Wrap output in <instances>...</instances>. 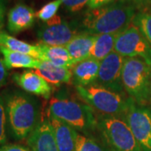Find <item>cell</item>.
<instances>
[{"label":"cell","mask_w":151,"mask_h":151,"mask_svg":"<svg viewBox=\"0 0 151 151\" xmlns=\"http://www.w3.org/2000/svg\"><path fill=\"white\" fill-rule=\"evenodd\" d=\"M137 9L131 0H115L89 9L82 22L84 32L94 35H119L133 24Z\"/></svg>","instance_id":"obj_1"},{"label":"cell","mask_w":151,"mask_h":151,"mask_svg":"<svg viewBox=\"0 0 151 151\" xmlns=\"http://www.w3.org/2000/svg\"><path fill=\"white\" fill-rule=\"evenodd\" d=\"M6 112L11 131L18 139H27L39 123L36 101L27 94H11L6 101Z\"/></svg>","instance_id":"obj_2"},{"label":"cell","mask_w":151,"mask_h":151,"mask_svg":"<svg viewBox=\"0 0 151 151\" xmlns=\"http://www.w3.org/2000/svg\"><path fill=\"white\" fill-rule=\"evenodd\" d=\"M50 117L60 119L85 135L97 129V118L90 106L70 98L53 97L49 106Z\"/></svg>","instance_id":"obj_3"},{"label":"cell","mask_w":151,"mask_h":151,"mask_svg":"<svg viewBox=\"0 0 151 151\" xmlns=\"http://www.w3.org/2000/svg\"><path fill=\"white\" fill-rule=\"evenodd\" d=\"M124 92L139 105L150 101L151 65L139 58H125L122 70Z\"/></svg>","instance_id":"obj_4"},{"label":"cell","mask_w":151,"mask_h":151,"mask_svg":"<svg viewBox=\"0 0 151 151\" xmlns=\"http://www.w3.org/2000/svg\"><path fill=\"white\" fill-rule=\"evenodd\" d=\"M76 88L83 101L101 115L124 119L129 106V97L97 84L76 86Z\"/></svg>","instance_id":"obj_5"},{"label":"cell","mask_w":151,"mask_h":151,"mask_svg":"<svg viewBox=\"0 0 151 151\" xmlns=\"http://www.w3.org/2000/svg\"><path fill=\"white\" fill-rule=\"evenodd\" d=\"M97 129L109 151H142L123 118L102 115L97 118Z\"/></svg>","instance_id":"obj_6"},{"label":"cell","mask_w":151,"mask_h":151,"mask_svg":"<svg viewBox=\"0 0 151 151\" xmlns=\"http://www.w3.org/2000/svg\"><path fill=\"white\" fill-rule=\"evenodd\" d=\"M124 119L142 151H151V108L139 105L129 97Z\"/></svg>","instance_id":"obj_7"},{"label":"cell","mask_w":151,"mask_h":151,"mask_svg":"<svg viewBox=\"0 0 151 151\" xmlns=\"http://www.w3.org/2000/svg\"><path fill=\"white\" fill-rule=\"evenodd\" d=\"M114 51L125 58H139L151 65L150 44L133 24L118 35Z\"/></svg>","instance_id":"obj_8"},{"label":"cell","mask_w":151,"mask_h":151,"mask_svg":"<svg viewBox=\"0 0 151 151\" xmlns=\"http://www.w3.org/2000/svg\"><path fill=\"white\" fill-rule=\"evenodd\" d=\"M124 60L125 57L113 51L101 60L97 80L94 84L124 95L122 83V70Z\"/></svg>","instance_id":"obj_9"},{"label":"cell","mask_w":151,"mask_h":151,"mask_svg":"<svg viewBox=\"0 0 151 151\" xmlns=\"http://www.w3.org/2000/svg\"><path fill=\"white\" fill-rule=\"evenodd\" d=\"M78 33L68 22L55 15L38 31V38L41 44L54 46H65Z\"/></svg>","instance_id":"obj_10"},{"label":"cell","mask_w":151,"mask_h":151,"mask_svg":"<svg viewBox=\"0 0 151 151\" xmlns=\"http://www.w3.org/2000/svg\"><path fill=\"white\" fill-rule=\"evenodd\" d=\"M30 151H59L52 124L50 119L40 121L27 138Z\"/></svg>","instance_id":"obj_11"},{"label":"cell","mask_w":151,"mask_h":151,"mask_svg":"<svg viewBox=\"0 0 151 151\" xmlns=\"http://www.w3.org/2000/svg\"><path fill=\"white\" fill-rule=\"evenodd\" d=\"M14 80L25 92L41 96L48 99L51 95L52 87L48 81L36 71L25 70L22 73H15Z\"/></svg>","instance_id":"obj_12"},{"label":"cell","mask_w":151,"mask_h":151,"mask_svg":"<svg viewBox=\"0 0 151 151\" xmlns=\"http://www.w3.org/2000/svg\"><path fill=\"white\" fill-rule=\"evenodd\" d=\"M36 14L32 8L19 4L12 8L8 14V28L12 33H19L32 27Z\"/></svg>","instance_id":"obj_13"},{"label":"cell","mask_w":151,"mask_h":151,"mask_svg":"<svg viewBox=\"0 0 151 151\" xmlns=\"http://www.w3.org/2000/svg\"><path fill=\"white\" fill-rule=\"evenodd\" d=\"M100 61L88 57L76 63L71 67L72 80L76 86H86L92 85L97 80Z\"/></svg>","instance_id":"obj_14"},{"label":"cell","mask_w":151,"mask_h":151,"mask_svg":"<svg viewBox=\"0 0 151 151\" xmlns=\"http://www.w3.org/2000/svg\"><path fill=\"white\" fill-rule=\"evenodd\" d=\"M55 132L59 151H76L78 132L69 124L53 117H50Z\"/></svg>","instance_id":"obj_15"},{"label":"cell","mask_w":151,"mask_h":151,"mask_svg":"<svg viewBox=\"0 0 151 151\" xmlns=\"http://www.w3.org/2000/svg\"><path fill=\"white\" fill-rule=\"evenodd\" d=\"M94 35L86 32L78 33L75 37L65 45L70 54L73 65L90 56L92 45L96 40Z\"/></svg>","instance_id":"obj_16"},{"label":"cell","mask_w":151,"mask_h":151,"mask_svg":"<svg viewBox=\"0 0 151 151\" xmlns=\"http://www.w3.org/2000/svg\"><path fill=\"white\" fill-rule=\"evenodd\" d=\"M38 45L40 50V60L49 62L57 66L71 69L73 66V62L65 46L47 45L41 43Z\"/></svg>","instance_id":"obj_17"},{"label":"cell","mask_w":151,"mask_h":151,"mask_svg":"<svg viewBox=\"0 0 151 151\" xmlns=\"http://www.w3.org/2000/svg\"><path fill=\"white\" fill-rule=\"evenodd\" d=\"M35 70L50 84L55 86L69 83L72 80V71L70 68L57 66L45 61L40 60V65Z\"/></svg>","instance_id":"obj_18"},{"label":"cell","mask_w":151,"mask_h":151,"mask_svg":"<svg viewBox=\"0 0 151 151\" xmlns=\"http://www.w3.org/2000/svg\"><path fill=\"white\" fill-rule=\"evenodd\" d=\"M0 52L4 56V61L8 70L13 68H28L36 70L40 63V60L31 55L13 51L1 45Z\"/></svg>","instance_id":"obj_19"},{"label":"cell","mask_w":151,"mask_h":151,"mask_svg":"<svg viewBox=\"0 0 151 151\" xmlns=\"http://www.w3.org/2000/svg\"><path fill=\"white\" fill-rule=\"evenodd\" d=\"M0 45L13 51L29 55L40 60V50L39 45H30L9 35L5 31H0Z\"/></svg>","instance_id":"obj_20"},{"label":"cell","mask_w":151,"mask_h":151,"mask_svg":"<svg viewBox=\"0 0 151 151\" xmlns=\"http://www.w3.org/2000/svg\"><path fill=\"white\" fill-rule=\"evenodd\" d=\"M117 36L118 35L116 34H103L97 35L89 57L99 61L106 58L108 55L114 51V45Z\"/></svg>","instance_id":"obj_21"},{"label":"cell","mask_w":151,"mask_h":151,"mask_svg":"<svg viewBox=\"0 0 151 151\" xmlns=\"http://www.w3.org/2000/svg\"><path fill=\"white\" fill-rule=\"evenodd\" d=\"M133 24L140 30L151 45V7L139 9L135 14Z\"/></svg>","instance_id":"obj_22"},{"label":"cell","mask_w":151,"mask_h":151,"mask_svg":"<svg viewBox=\"0 0 151 151\" xmlns=\"http://www.w3.org/2000/svg\"><path fill=\"white\" fill-rule=\"evenodd\" d=\"M76 151H109L103 142L88 135H77Z\"/></svg>","instance_id":"obj_23"},{"label":"cell","mask_w":151,"mask_h":151,"mask_svg":"<svg viewBox=\"0 0 151 151\" xmlns=\"http://www.w3.org/2000/svg\"><path fill=\"white\" fill-rule=\"evenodd\" d=\"M61 4H62L61 0L51 1L48 4H46L45 5H44L40 10L38 11L36 13V16L42 21H49L56 15V13Z\"/></svg>","instance_id":"obj_24"},{"label":"cell","mask_w":151,"mask_h":151,"mask_svg":"<svg viewBox=\"0 0 151 151\" xmlns=\"http://www.w3.org/2000/svg\"><path fill=\"white\" fill-rule=\"evenodd\" d=\"M6 106L4 101L0 96V145H4L6 141Z\"/></svg>","instance_id":"obj_25"},{"label":"cell","mask_w":151,"mask_h":151,"mask_svg":"<svg viewBox=\"0 0 151 151\" xmlns=\"http://www.w3.org/2000/svg\"><path fill=\"white\" fill-rule=\"evenodd\" d=\"M62 4L65 5V7L71 12H76V11L81 10V9L88 5L90 0H61Z\"/></svg>","instance_id":"obj_26"},{"label":"cell","mask_w":151,"mask_h":151,"mask_svg":"<svg viewBox=\"0 0 151 151\" xmlns=\"http://www.w3.org/2000/svg\"><path fill=\"white\" fill-rule=\"evenodd\" d=\"M8 76H9L8 68L4 64V59L0 57V87L5 85Z\"/></svg>","instance_id":"obj_27"},{"label":"cell","mask_w":151,"mask_h":151,"mask_svg":"<svg viewBox=\"0 0 151 151\" xmlns=\"http://www.w3.org/2000/svg\"><path fill=\"white\" fill-rule=\"evenodd\" d=\"M0 151H30V150L20 145L9 144L0 146Z\"/></svg>","instance_id":"obj_28"},{"label":"cell","mask_w":151,"mask_h":151,"mask_svg":"<svg viewBox=\"0 0 151 151\" xmlns=\"http://www.w3.org/2000/svg\"><path fill=\"white\" fill-rule=\"evenodd\" d=\"M113 1H115V0H90L88 4V7L90 9H96V8L106 5Z\"/></svg>","instance_id":"obj_29"},{"label":"cell","mask_w":151,"mask_h":151,"mask_svg":"<svg viewBox=\"0 0 151 151\" xmlns=\"http://www.w3.org/2000/svg\"><path fill=\"white\" fill-rule=\"evenodd\" d=\"M131 1L139 9L151 7V0H131Z\"/></svg>","instance_id":"obj_30"},{"label":"cell","mask_w":151,"mask_h":151,"mask_svg":"<svg viewBox=\"0 0 151 151\" xmlns=\"http://www.w3.org/2000/svg\"><path fill=\"white\" fill-rule=\"evenodd\" d=\"M4 7L2 2L0 1V31L4 25Z\"/></svg>","instance_id":"obj_31"},{"label":"cell","mask_w":151,"mask_h":151,"mask_svg":"<svg viewBox=\"0 0 151 151\" xmlns=\"http://www.w3.org/2000/svg\"><path fill=\"white\" fill-rule=\"evenodd\" d=\"M150 101H151V93H150Z\"/></svg>","instance_id":"obj_32"}]
</instances>
